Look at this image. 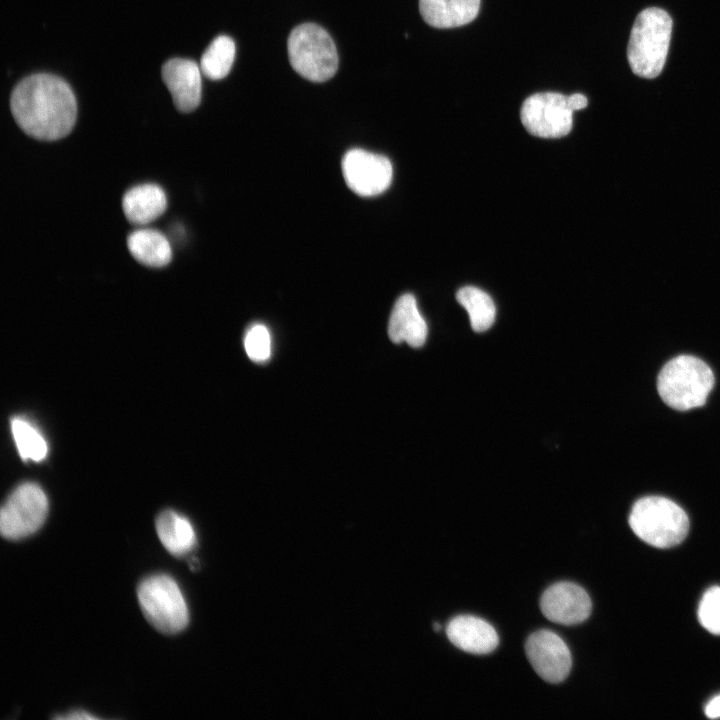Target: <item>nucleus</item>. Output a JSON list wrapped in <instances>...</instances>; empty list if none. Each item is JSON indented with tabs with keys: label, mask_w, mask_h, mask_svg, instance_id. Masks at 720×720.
Wrapping results in <instances>:
<instances>
[{
	"label": "nucleus",
	"mask_w": 720,
	"mask_h": 720,
	"mask_svg": "<svg viewBox=\"0 0 720 720\" xmlns=\"http://www.w3.org/2000/svg\"><path fill=\"white\" fill-rule=\"evenodd\" d=\"M573 111L567 96L556 92H542L529 96L522 104L520 118L525 129L541 138H560L573 125Z\"/></svg>",
	"instance_id": "nucleus-8"
},
{
	"label": "nucleus",
	"mask_w": 720,
	"mask_h": 720,
	"mask_svg": "<svg viewBox=\"0 0 720 720\" xmlns=\"http://www.w3.org/2000/svg\"><path fill=\"white\" fill-rule=\"evenodd\" d=\"M457 301L466 309L475 332L488 330L495 320L496 308L492 298L483 290L466 286L458 290Z\"/></svg>",
	"instance_id": "nucleus-19"
},
{
	"label": "nucleus",
	"mask_w": 720,
	"mask_h": 720,
	"mask_svg": "<svg viewBox=\"0 0 720 720\" xmlns=\"http://www.w3.org/2000/svg\"><path fill=\"white\" fill-rule=\"evenodd\" d=\"M287 47L291 66L305 79L324 82L335 75L338 68L336 46L322 27L314 23L295 27Z\"/></svg>",
	"instance_id": "nucleus-5"
},
{
	"label": "nucleus",
	"mask_w": 720,
	"mask_h": 720,
	"mask_svg": "<svg viewBox=\"0 0 720 720\" xmlns=\"http://www.w3.org/2000/svg\"><path fill=\"white\" fill-rule=\"evenodd\" d=\"M162 79L175 107L181 112L196 109L201 100V69L190 59L172 58L162 66Z\"/></svg>",
	"instance_id": "nucleus-12"
},
{
	"label": "nucleus",
	"mask_w": 720,
	"mask_h": 720,
	"mask_svg": "<svg viewBox=\"0 0 720 720\" xmlns=\"http://www.w3.org/2000/svg\"><path fill=\"white\" fill-rule=\"evenodd\" d=\"M122 207L128 221L135 225H145L163 214L167 198L158 185L141 184L125 193Z\"/></svg>",
	"instance_id": "nucleus-16"
},
{
	"label": "nucleus",
	"mask_w": 720,
	"mask_h": 720,
	"mask_svg": "<svg viewBox=\"0 0 720 720\" xmlns=\"http://www.w3.org/2000/svg\"><path fill=\"white\" fill-rule=\"evenodd\" d=\"M628 521L641 540L657 548L681 543L689 529L686 512L672 500L661 496H646L636 501Z\"/></svg>",
	"instance_id": "nucleus-4"
},
{
	"label": "nucleus",
	"mask_w": 720,
	"mask_h": 720,
	"mask_svg": "<svg viewBox=\"0 0 720 720\" xmlns=\"http://www.w3.org/2000/svg\"><path fill=\"white\" fill-rule=\"evenodd\" d=\"M244 346L251 360H267L271 354V339L267 328L262 324L253 325L246 333Z\"/></svg>",
	"instance_id": "nucleus-23"
},
{
	"label": "nucleus",
	"mask_w": 720,
	"mask_h": 720,
	"mask_svg": "<svg viewBox=\"0 0 720 720\" xmlns=\"http://www.w3.org/2000/svg\"><path fill=\"white\" fill-rule=\"evenodd\" d=\"M11 430L23 460L41 461L47 455V443L40 432L22 418L11 421Z\"/></svg>",
	"instance_id": "nucleus-21"
},
{
	"label": "nucleus",
	"mask_w": 720,
	"mask_h": 720,
	"mask_svg": "<svg viewBox=\"0 0 720 720\" xmlns=\"http://www.w3.org/2000/svg\"><path fill=\"white\" fill-rule=\"evenodd\" d=\"M10 108L19 127L29 136L53 141L67 136L77 117L70 86L51 74H33L14 88Z\"/></svg>",
	"instance_id": "nucleus-1"
},
{
	"label": "nucleus",
	"mask_w": 720,
	"mask_h": 720,
	"mask_svg": "<svg viewBox=\"0 0 720 720\" xmlns=\"http://www.w3.org/2000/svg\"><path fill=\"white\" fill-rule=\"evenodd\" d=\"M591 599L579 585L559 582L547 588L540 598V609L551 622L576 625L591 613Z\"/></svg>",
	"instance_id": "nucleus-11"
},
{
	"label": "nucleus",
	"mask_w": 720,
	"mask_h": 720,
	"mask_svg": "<svg viewBox=\"0 0 720 720\" xmlns=\"http://www.w3.org/2000/svg\"><path fill=\"white\" fill-rule=\"evenodd\" d=\"M705 714L709 718L720 717V695L711 699L705 707Z\"/></svg>",
	"instance_id": "nucleus-25"
},
{
	"label": "nucleus",
	"mask_w": 720,
	"mask_h": 720,
	"mask_svg": "<svg viewBox=\"0 0 720 720\" xmlns=\"http://www.w3.org/2000/svg\"><path fill=\"white\" fill-rule=\"evenodd\" d=\"M342 172L348 187L363 197L384 192L390 186L393 175L387 157L363 149H351L344 155Z\"/></svg>",
	"instance_id": "nucleus-9"
},
{
	"label": "nucleus",
	"mask_w": 720,
	"mask_h": 720,
	"mask_svg": "<svg viewBox=\"0 0 720 720\" xmlns=\"http://www.w3.org/2000/svg\"><path fill=\"white\" fill-rule=\"evenodd\" d=\"M434 629L435 631H439L441 629V626L438 623H434Z\"/></svg>",
	"instance_id": "nucleus-27"
},
{
	"label": "nucleus",
	"mask_w": 720,
	"mask_h": 720,
	"mask_svg": "<svg viewBox=\"0 0 720 720\" xmlns=\"http://www.w3.org/2000/svg\"><path fill=\"white\" fill-rule=\"evenodd\" d=\"M48 500L42 488L31 482L18 486L4 502L0 531L8 540H20L35 533L46 520Z\"/></svg>",
	"instance_id": "nucleus-7"
},
{
	"label": "nucleus",
	"mask_w": 720,
	"mask_h": 720,
	"mask_svg": "<svg viewBox=\"0 0 720 720\" xmlns=\"http://www.w3.org/2000/svg\"><path fill=\"white\" fill-rule=\"evenodd\" d=\"M235 53L236 48L232 38L226 35L216 37L201 57V72L211 80L223 79L232 68Z\"/></svg>",
	"instance_id": "nucleus-20"
},
{
	"label": "nucleus",
	"mask_w": 720,
	"mask_h": 720,
	"mask_svg": "<svg viewBox=\"0 0 720 720\" xmlns=\"http://www.w3.org/2000/svg\"><path fill=\"white\" fill-rule=\"evenodd\" d=\"M446 634L454 646L472 654L491 653L499 644L494 627L471 615H460L451 619L446 626Z\"/></svg>",
	"instance_id": "nucleus-13"
},
{
	"label": "nucleus",
	"mask_w": 720,
	"mask_h": 720,
	"mask_svg": "<svg viewBox=\"0 0 720 720\" xmlns=\"http://www.w3.org/2000/svg\"><path fill=\"white\" fill-rule=\"evenodd\" d=\"M698 618L701 625L713 634H720V587L713 586L703 595Z\"/></svg>",
	"instance_id": "nucleus-22"
},
{
	"label": "nucleus",
	"mask_w": 720,
	"mask_h": 720,
	"mask_svg": "<svg viewBox=\"0 0 720 720\" xmlns=\"http://www.w3.org/2000/svg\"><path fill=\"white\" fill-rule=\"evenodd\" d=\"M528 661L545 681L557 684L564 681L572 666L566 643L553 631L540 630L531 634L525 644Z\"/></svg>",
	"instance_id": "nucleus-10"
},
{
	"label": "nucleus",
	"mask_w": 720,
	"mask_h": 720,
	"mask_svg": "<svg viewBox=\"0 0 720 720\" xmlns=\"http://www.w3.org/2000/svg\"><path fill=\"white\" fill-rule=\"evenodd\" d=\"M55 718H56V719H58V718H61V719H70V720H74V719H80V720H81V719H88V720H90V719H98V717H96V716H94V715H92V714H89V713L86 712V711H82V710H81V711H73L72 713H69L67 716H56Z\"/></svg>",
	"instance_id": "nucleus-26"
},
{
	"label": "nucleus",
	"mask_w": 720,
	"mask_h": 720,
	"mask_svg": "<svg viewBox=\"0 0 720 720\" xmlns=\"http://www.w3.org/2000/svg\"><path fill=\"white\" fill-rule=\"evenodd\" d=\"M567 102L569 108L574 112L577 110L584 109L587 106V98L580 93H575L570 96H567Z\"/></svg>",
	"instance_id": "nucleus-24"
},
{
	"label": "nucleus",
	"mask_w": 720,
	"mask_h": 720,
	"mask_svg": "<svg viewBox=\"0 0 720 720\" xmlns=\"http://www.w3.org/2000/svg\"><path fill=\"white\" fill-rule=\"evenodd\" d=\"M127 245L132 256L145 266L163 267L172 257L168 239L157 230H136L128 236Z\"/></svg>",
	"instance_id": "nucleus-18"
},
{
	"label": "nucleus",
	"mask_w": 720,
	"mask_h": 720,
	"mask_svg": "<svg viewBox=\"0 0 720 720\" xmlns=\"http://www.w3.org/2000/svg\"><path fill=\"white\" fill-rule=\"evenodd\" d=\"M137 596L144 617L159 632L176 634L187 626L188 607L171 576L155 574L143 579Z\"/></svg>",
	"instance_id": "nucleus-6"
},
{
	"label": "nucleus",
	"mask_w": 720,
	"mask_h": 720,
	"mask_svg": "<svg viewBox=\"0 0 720 720\" xmlns=\"http://www.w3.org/2000/svg\"><path fill=\"white\" fill-rule=\"evenodd\" d=\"M480 0H419L424 21L435 28H454L468 24L479 12Z\"/></svg>",
	"instance_id": "nucleus-15"
},
{
	"label": "nucleus",
	"mask_w": 720,
	"mask_h": 720,
	"mask_svg": "<svg viewBox=\"0 0 720 720\" xmlns=\"http://www.w3.org/2000/svg\"><path fill=\"white\" fill-rule=\"evenodd\" d=\"M714 386L711 368L692 355H679L668 361L657 378V390L669 407L686 411L703 406Z\"/></svg>",
	"instance_id": "nucleus-3"
},
{
	"label": "nucleus",
	"mask_w": 720,
	"mask_h": 720,
	"mask_svg": "<svg viewBox=\"0 0 720 720\" xmlns=\"http://www.w3.org/2000/svg\"><path fill=\"white\" fill-rule=\"evenodd\" d=\"M671 31V17L663 9L650 7L638 14L627 47L628 62L634 74L653 79L661 73Z\"/></svg>",
	"instance_id": "nucleus-2"
},
{
	"label": "nucleus",
	"mask_w": 720,
	"mask_h": 720,
	"mask_svg": "<svg viewBox=\"0 0 720 720\" xmlns=\"http://www.w3.org/2000/svg\"><path fill=\"white\" fill-rule=\"evenodd\" d=\"M155 526L159 540L170 554L181 557L194 548L195 531L186 517L165 510L157 516Z\"/></svg>",
	"instance_id": "nucleus-17"
},
{
	"label": "nucleus",
	"mask_w": 720,
	"mask_h": 720,
	"mask_svg": "<svg viewBox=\"0 0 720 720\" xmlns=\"http://www.w3.org/2000/svg\"><path fill=\"white\" fill-rule=\"evenodd\" d=\"M427 324L420 314L412 294H403L395 302L388 323V335L394 343L405 341L420 347L427 337Z\"/></svg>",
	"instance_id": "nucleus-14"
}]
</instances>
